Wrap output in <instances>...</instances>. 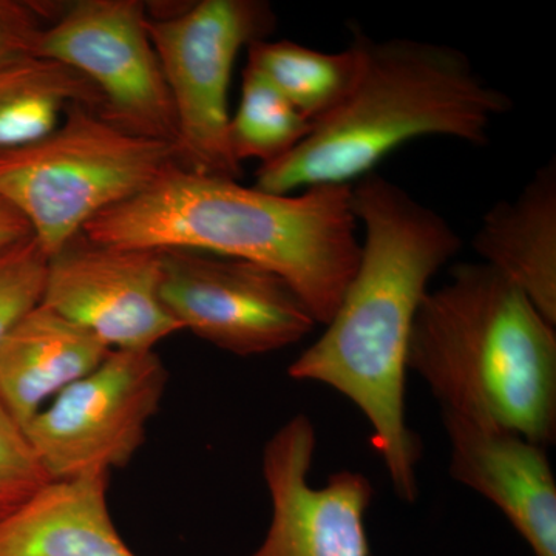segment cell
Here are the masks:
<instances>
[{"label":"cell","mask_w":556,"mask_h":556,"mask_svg":"<svg viewBox=\"0 0 556 556\" xmlns=\"http://www.w3.org/2000/svg\"><path fill=\"white\" fill-rule=\"evenodd\" d=\"M109 475L51 479L0 521V556H137L113 525Z\"/></svg>","instance_id":"obj_14"},{"label":"cell","mask_w":556,"mask_h":556,"mask_svg":"<svg viewBox=\"0 0 556 556\" xmlns=\"http://www.w3.org/2000/svg\"><path fill=\"white\" fill-rule=\"evenodd\" d=\"M247 67L268 80L311 123L327 118L345 102L361 78L364 33L338 53L309 49L292 40H255Z\"/></svg>","instance_id":"obj_17"},{"label":"cell","mask_w":556,"mask_h":556,"mask_svg":"<svg viewBox=\"0 0 556 556\" xmlns=\"http://www.w3.org/2000/svg\"><path fill=\"white\" fill-rule=\"evenodd\" d=\"M357 226L351 186L270 193L172 164L83 232L115 247L186 249L252 263L283 278L314 320L327 325L357 268Z\"/></svg>","instance_id":"obj_2"},{"label":"cell","mask_w":556,"mask_h":556,"mask_svg":"<svg viewBox=\"0 0 556 556\" xmlns=\"http://www.w3.org/2000/svg\"><path fill=\"white\" fill-rule=\"evenodd\" d=\"M49 258L30 239L0 249V340L39 305Z\"/></svg>","instance_id":"obj_19"},{"label":"cell","mask_w":556,"mask_h":556,"mask_svg":"<svg viewBox=\"0 0 556 556\" xmlns=\"http://www.w3.org/2000/svg\"><path fill=\"white\" fill-rule=\"evenodd\" d=\"M73 105L101 108L100 93L76 70L36 54L0 68V153L49 137Z\"/></svg>","instance_id":"obj_16"},{"label":"cell","mask_w":556,"mask_h":556,"mask_svg":"<svg viewBox=\"0 0 556 556\" xmlns=\"http://www.w3.org/2000/svg\"><path fill=\"white\" fill-rule=\"evenodd\" d=\"M161 251L115 247L80 232L47 263L42 305L110 351H152L181 331L161 299Z\"/></svg>","instance_id":"obj_10"},{"label":"cell","mask_w":556,"mask_h":556,"mask_svg":"<svg viewBox=\"0 0 556 556\" xmlns=\"http://www.w3.org/2000/svg\"><path fill=\"white\" fill-rule=\"evenodd\" d=\"M276 27L269 3L201 0L170 16H150L155 47L175 118L177 163L195 174L240 179L229 146V86L244 47L268 38Z\"/></svg>","instance_id":"obj_6"},{"label":"cell","mask_w":556,"mask_h":556,"mask_svg":"<svg viewBox=\"0 0 556 556\" xmlns=\"http://www.w3.org/2000/svg\"><path fill=\"white\" fill-rule=\"evenodd\" d=\"M161 265V299L181 331L236 356L283 350L317 325L283 278L252 263L167 249Z\"/></svg>","instance_id":"obj_9"},{"label":"cell","mask_w":556,"mask_h":556,"mask_svg":"<svg viewBox=\"0 0 556 556\" xmlns=\"http://www.w3.org/2000/svg\"><path fill=\"white\" fill-rule=\"evenodd\" d=\"M314 124L273 86L244 67L239 108L230 116L229 146L237 163L280 160L308 137Z\"/></svg>","instance_id":"obj_18"},{"label":"cell","mask_w":556,"mask_h":556,"mask_svg":"<svg viewBox=\"0 0 556 556\" xmlns=\"http://www.w3.org/2000/svg\"><path fill=\"white\" fill-rule=\"evenodd\" d=\"M475 251L556 327V164L535 172L517 199L482 218Z\"/></svg>","instance_id":"obj_15"},{"label":"cell","mask_w":556,"mask_h":556,"mask_svg":"<svg viewBox=\"0 0 556 556\" xmlns=\"http://www.w3.org/2000/svg\"><path fill=\"white\" fill-rule=\"evenodd\" d=\"M351 189L365 228L357 268L324 334L288 375L324 383L361 409L394 492L412 504L420 447L405 417L409 336L428 283L463 241L447 219L376 172Z\"/></svg>","instance_id":"obj_1"},{"label":"cell","mask_w":556,"mask_h":556,"mask_svg":"<svg viewBox=\"0 0 556 556\" xmlns=\"http://www.w3.org/2000/svg\"><path fill=\"white\" fill-rule=\"evenodd\" d=\"M49 481L24 428L0 402V521Z\"/></svg>","instance_id":"obj_20"},{"label":"cell","mask_w":556,"mask_h":556,"mask_svg":"<svg viewBox=\"0 0 556 556\" xmlns=\"http://www.w3.org/2000/svg\"><path fill=\"white\" fill-rule=\"evenodd\" d=\"M317 434L306 415L278 428L263 450V478L270 522L249 556H369L367 511L372 485L365 475L343 470L327 484L311 485Z\"/></svg>","instance_id":"obj_11"},{"label":"cell","mask_w":556,"mask_h":556,"mask_svg":"<svg viewBox=\"0 0 556 556\" xmlns=\"http://www.w3.org/2000/svg\"><path fill=\"white\" fill-rule=\"evenodd\" d=\"M510 109L511 101L475 72L463 51L364 35V65L350 97L314 124L298 148L260 166L254 188L295 193L351 186L417 138L485 146L493 121Z\"/></svg>","instance_id":"obj_4"},{"label":"cell","mask_w":556,"mask_h":556,"mask_svg":"<svg viewBox=\"0 0 556 556\" xmlns=\"http://www.w3.org/2000/svg\"><path fill=\"white\" fill-rule=\"evenodd\" d=\"M33 237L27 219L22 217L9 201L0 197V249L20 243Z\"/></svg>","instance_id":"obj_22"},{"label":"cell","mask_w":556,"mask_h":556,"mask_svg":"<svg viewBox=\"0 0 556 556\" xmlns=\"http://www.w3.org/2000/svg\"><path fill=\"white\" fill-rule=\"evenodd\" d=\"M407 368L442 413L554 444L556 327L492 266L460 263L444 287L427 292Z\"/></svg>","instance_id":"obj_3"},{"label":"cell","mask_w":556,"mask_h":556,"mask_svg":"<svg viewBox=\"0 0 556 556\" xmlns=\"http://www.w3.org/2000/svg\"><path fill=\"white\" fill-rule=\"evenodd\" d=\"M61 9L31 0H0V68L36 54L40 35Z\"/></svg>","instance_id":"obj_21"},{"label":"cell","mask_w":556,"mask_h":556,"mask_svg":"<svg viewBox=\"0 0 556 556\" xmlns=\"http://www.w3.org/2000/svg\"><path fill=\"white\" fill-rule=\"evenodd\" d=\"M442 420L453 479L496 506L533 556H556V481L547 448L452 413H442Z\"/></svg>","instance_id":"obj_12"},{"label":"cell","mask_w":556,"mask_h":556,"mask_svg":"<svg viewBox=\"0 0 556 556\" xmlns=\"http://www.w3.org/2000/svg\"><path fill=\"white\" fill-rule=\"evenodd\" d=\"M109 354L86 329L39 303L0 340V402L25 430Z\"/></svg>","instance_id":"obj_13"},{"label":"cell","mask_w":556,"mask_h":556,"mask_svg":"<svg viewBox=\"0 0 556 556\" xmlns=\"http://www.w3.org/2000/svg\"><path fill=\"white\" fill-rule=\"evenodd\" d=\"M177 163L174 144L119 130L73 105L49 137L0 153V197L27 219L47 258L91 219L144 192Z\"/></svg>","instance_id":"obj_5"},{"label":"cell","mask_w":556,"mask_h":556,"mask_svg":"<svg viewBox=\"0 0 556 556\" xmlns=\"http://www.w3.org/2000/svg\"><path fill=\"white\" fill-rule=\"evenodd\" d=\"M167 380L155 350L110 351L100 367L62 391L25 428L49 478L110 475L129 466Z\"/></svg>","instance_id":"obj_7"},{"label":"cell","mask_w":556,"mask_h":556,"mask_svg":"<svg viewBox=\"0 0 556 556\" xmlns=\"http://www.w3.org/2000/svg\"><path fill=\"white\" fill-rule=\"evenodd\" d=\"M36 56L80 73L101 97L98 115L135 137L177 144V118L148 7L139 0H79L40 35Z\"/></svg>","instance_id":"obj_8"}]
</instances>
